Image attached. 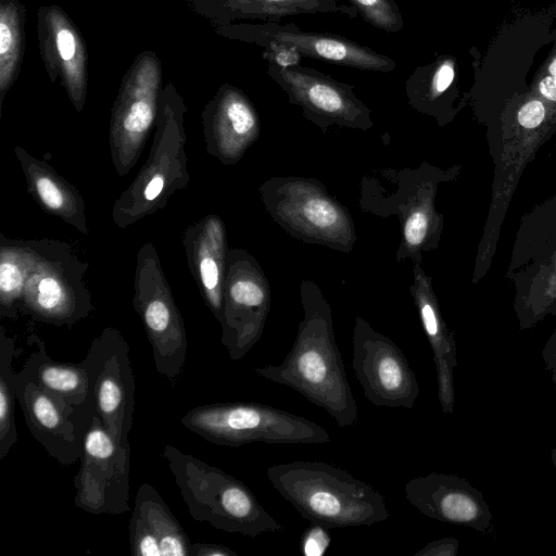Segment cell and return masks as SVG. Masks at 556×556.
I'll use <instances>...</instances> for the list:
<instances>
[{
	"instance_id": "1",
	"label": "cell",
	"mask_w": 556,
	"mask_h": 556,
	"mask_svg": "<svg viewBox=\"0 0 556 556\" xmlns=\"http://www.w3.org/2000/svg\"><path fill=\"white\" fill-rule=\"evenodd\" d=\"M303 319L279 365L255 368L257 376L289 387L326 410L340 428L358 421V408L336 341L331 307L319 287H300Z\"/></svg>"
},
{
	"instance_id": "2",
	"label": "cell",
	"mask_w": 556,
	"mask_h": 556,
	"mask_svg": "<svg viewBox=\"0 0 556 556\" xmlns=\"http://www.w3.org/2000/svg\"><path fill=\"white\" fill-rule=\"evenodd\" d=\"M266 475L304 519L328 530L371 526L390 517L381 493L332 464L294 460L273 465Z\"/></svg>"
},
{
	"instance_id": "3",
	"label": "cell",
	"mask_w": 556,
	"mask_h": 556,
	"mask_svg": "<svg viewBox=\"0 0 556 556\" xmlns=\"http://www.w3.org/2000/svg\"><path fill=\"white\" fill-rule=\"evenodd\" d=\"M163 456L193 519L250 538L285 530L239 479L172 444Z\"/></svg>"
},
{
	"instance_id": "4",
	"label": "cell",
	"mask_w": 556,
	"mask_h": 556,
	"mask_svg": "<svg viewBox=\"0 0 556 556\" xmlns=\"http://www.w3.org/2000/svg\"><path fill=\"white\" fill-rule=\"evenodd\" d=\"M184 427L224 446L250 443L323 444L329 432L320 425L287 410L256 402H222L189 409Z\"/></svg>"
},
{
	"instance_id": "5",
	"label": "cell",
	"mask_w": 556,
	"mask_h": 556,
	"mask_svg": "<svg viewBox=\"0 0 556 556\" xmlns=\"http://www.w3.org/2000/svg\"><path fill=\"white\" fill-rule=\"evenodd\" d=\"M260 194L270 217L290 236L306 243L350 252L356 241L348 208L311 177H271Z\"/></svg>"
},
{
	"instance_id": "6",
	"label": "cell",
	"mask_w": 556,
	"mask_h": 556,
	"mask_svg": "<svg viewBox=\"0 0 556 556\" xmlns=\"http://www.w3.org/2000/svg\"><path fill=\"white\" fill-rule=\"evenodd\" d=\"M88 264L71 247L54 239H39V251L29 269L20 312L34 320L71 327L93 309L85 281Z\"/></svg>"
},
{
	"instance_id": "7",
	"label": "cell",
	"mask_w": 556,
	"mask_h": 556,
	"mask_svg": "<svg viewBox=\"0 0 556 556\" xmlns=\"http://www.w3.org/2000/svg\"><path fill=\"white\" fill-rule=\"evenodd\" d=\"M157 117L146 163L113 204L112 219L118 228L159 212L190 181L182 121L170 108H163Z\"/></svg>"
},
{
	"instance_id": "8",
	"label": "cell",
	"mask_w": 556,
	"mask_h": 556,
	"mask_svg": "<svg viewBox=\"0 0 556 556\" xmlns=\"http://www.w3.org/2000/svg\"><path fill=\"white\" fill-rule=\"evenodd\" d=\"M132 304L141 318L157 374L175 384L187 358L184 318L161 266L156 248L146 242L137 253Z\"/></svg>"
},
{
	"instance_id": "9",
	"label": "cell",
	"mask_w": 556,
	"mask_h": 556,
	"mask_svg": "<svg viewBox=\"0 0 556 556\" xmlns=\"http://www.w3.org/2000/svg\"><path fill=\"white\" fill-rule=\"evenodd\" d=\"M130 443L112 434L94 415L74 478L75 506L93 515H122L130 508Z\"/></svg>"
},
{
	"instance_id": "10",
	"label": "cell",
	"mask_w": 556,
	"mask_h": 556,
	"mask_svg": "<svg viewBox=\"0 0 556 556\" xmlns=\"http://www.w3.org/2000/svg\"><path fill=\"white\" fill-rule=\"evenodd\" d=\"M271 304L268 279L247 250L229 248L224 281L220 342L239 361L261 339Z\"/></svg>"
},
{
	"instance_id": "11",
	"label": "cell",
	"mask_w": 556,
	"mask_h": 556,
	"mask_svg": "<svg viewBox=\"0 0 556 556\" xmlns=\"http://www.w3.org/2000/svg\"><path fill=\"white\" fill-rule=\"evenodd\" d=\"M129 353L130 348L122 332L106 327L92 340L81 361L97 415L103 426L121 440H129L136 402Z\"/></svg>"
},
{
	"instance_id": "12",
	"label": "cell",
	"mask_w": 556,
	"mask_h": 556,
	"mask_svg": "<svg viewBox=\"0 0 556 556\" xmlns=\"http://www.w3.org/2000/svg\"><path fill=\"white\" fill-rule=\"evenodd\" d=\"M352 368L365 397L375 406L414 407L420 388L405 354L361 316L353 328Z\"/></svg>"
},
{
	"instance_id": "13",
	"label": "cell",
	"mask_w": 556,
	"mask_h": 556,
	"mask_svg": "<svg viewBox=\"0 0 556 556\" xmlns=\"http://www.w3.org/2000/svg\"><path fill=\"white\" fill-rule=\"evenodd\" d=\"M268 76L286 92L290 103L324 132L331 126L369 130L371 110L356 96L354 87L301 64L268 63Z\"/></svg>"
},
{
	"instance_id": "14",
	"label": "cell",
	"mask_w": 556,
	"mask_h": 556,
	"mask_svg": "<svg viewBox=\"0 0 556 556\" xmlns=\"http://www.w3.org/2000/svg\"><path fill=\"white\" fill-rule=\"evenodd\" d=\"M159 74L153 60H144L119 94L110 125L112 164L119 177L137 164L157 117Z\"/></svg>"
},
{
	"instance_id": "15",
	"label": "cell",
	"mask_w": 556,
	"mask_h": 556,
	"mask_svg": "<svg viewBox=\"0 0 556 556\" xmlns=\"http://www.w3.org/2000/svg\"><path fill=\"white\" fill-rule=\"evenodd\" d=\"M17 402L35 440L64 466L80 460L91 421L17 371Z\"/></svg>"
},
{
	"instance_id": "16",
	"label": "cell",
	"mask_w": 556,
	"mask_h": 556,
	"mask_svg": "<svg viewBox=\"0 0 556 556\" xmlns=\"http://www.w3.org/2000/svg\"><path fill=\"white\" fill-rule=\"evenodd\" d=\"M406 500L422 515L495 536L493 515L482 493L466 479L432 471L404 484Z\"/></svg>"
},
{
	"instance_id": "17",
	"label": "cell",
	"mask_w": 556,
	"mask_h": 556,
	"mask_svg": "<svg viewBox=\"0 0 556 556\" xmlns=\"http://www.w3.org/2000/svg\"><path fill=\"white\" fill-rule=\"evenodd\" d=\"M252 41L269 39L295 48L303 58L317 59L345 67L389 73L396 62L374 49L350 40L344 36L306 31L294 24L266 22L250 26L247 36Z\"/></svg>"
},
{
	"instance_id": "18",
	"label": "cell",
	"mask_w": 556,
	"mask_h": 556,
	"mask_svg": "<svg viewBox=\"0 0 556 556\" xmlns=\"http://www.w3.org/2000/svg\"><path fill=\"white\" fill-rule=\"evenodd\" d=\"M261 121L249 98L228 86L204 117L206 152L224 165L238 163L258 139Z\"/></svg>"
},
{
	"instance_id": "19",
	"label": "cell",
	"mask_w": 556,
	"mask_h": 556,
	"mask_svg": "<svg viewBox=\"0 0 556 556\" xmlns=\"http://www.w3.org/2000/svg\"><path fill=\"white\" fill-rule=\"evenodd\" d=\"M128 534L135 556H190L191 543L185 529L150 483L137 489Z\"/></svg>"
},
{
	"instance_id": "20",
	"label": "cell",
	"mask_w": 556,
	"mask_h": 556,
	"mask_svg": "<svg viewBox=\"0 0 556 556\" xmlns=\"http://www.w3.org/2000/svg\"><path fill=\"white\" fill-rule=\"evenodd\" d=\"M188 266L205 301L219 323L228 254L223 219L210 214L189 225L182 236Z\"/></svg>"
},
{
	"instance_id": "21",
	"label": "cell",
	"mask_w": 556,
	"mask_h": 556,
	"mask_svg": "<svg viewBox=\"0 0 556 556\" xmlns=\"http://www.w3.org/2000/svg\"><path fill=\"white\" fill-rule=\"evenodd\" d=\"M395 192L382 203V216L396 214L401 223V242L395 252L396 261L421 260V252L429 249L434 212L430 185L421 168L396 170Z\"/></svg>"
},
{
	"instance_id": "22",
	"label": "cell",
	"mask_w": 556,
	"mask_h": 556,
	"mask_svg": "<svg viewBox=\"0 0 556 556\" xmlns=\"http://www.w3.org/2000/svg\"><path fill=\"white\" fill-rule=\"evenodd\" d=\"M409 291L432 351L441 409L445 414H453L454 369L457 366L455 338L440 314L430 279L422 270L420 260L413 261V281Z\"/></svg>"
},
{
	"instance_id": "23",
	"label": "cell",
	"mask_w": 556,
	"mask_h": 556,
	"mask_svg": "<svg viewBox=\"0 0 556 556\" xmlns=\"http://www.w3.org/2000/svg\"><path fill=\"white\" fill-rule=\"evenodd\" d=\"M34 350L18 374L35 381L80 416L91 421L97 415L89 379L80 363L58 362L47 352L45 341L31 333L28 338Z\"/></svg>"
},
{
	"instance_id": "24",
	"label": "cell",
	"mask_w": 556,
	"mask_h": 556,
	"mask_svg": "<svg viewBox=\"0 0 556 556\" xmlns=\"http://www.w3.org/2000/svg\"><path fill=\"white\" fill-rule=\"evenodd\" d=\"M14 153L24 174L27 191L40 207L87 235L86 204L78 189L47 162L33 156L22 147H14Z\"/></svg>"
},
{
	"instance_id": "25",
	"label": "cell",
	"mask_w": 556,
	"mask_h": 556,
	"mask_svg": "<svg viewBox=\"0 0 556 556\" xmlns=\"http://www.w3.org/2000/svg\"><path fill=\"white\" fill-rule=\"evenodd\" d=\"M39 240H15L0 235V315L16 319L30 267L37 258Z\"/></svg>"
},
{
	"instance_id": "26",
	"label": "cell",
	"mask_w": 556,
	"mask_h": 556,
	"mask_svg": "<svg viewBox=\"0 0 556 556\" xmlns=\"http://www.w3.org/2000/svg\"><path fill=\"white\" fill-rule=\"evenodd\" d=\"M16 355L14 338L0 327V460L16 444L18 434L15 422L17 401V372L13 369Z\"/></svg>"
},
{
	"instance_id": "27",
	"label": "cell",
	"mask_w": 556,
	"mask_h": 556,
	"mask_svg": "<svg viewBox=\"0 0 556 556\" xmlns=\"http://www.w3.org/2000/svg\"><path fill=\"white\" fill-rule=\"evenodd\" d=\"M455 71L451 60L417 66L405 81L408 104L416 111L431 113L438 99L451 87Z\"/></svg>"
},
{
	"instance_id": "28",
	"label": "cell",
	"mask_w": 556,
	"mask_h": 556,
	"mask_svg": "<svg viewBox=\"0 0 556 556\" xmlns=\"http://www.w3.org/2000/svg\"><path fill=\"white\" fill-rule=\"evenodd\" d=\"M18 18L10 5H2L0 14V88L2 94L11 83L18 60Z\"/></svg>"
},
{
	"instance_id": "29",
	"label": "cell",
	"mask_w": 556,
	"mask_h": 556,
	"mask_svg": "<svg viewBox=\"0 0 556 556\" xmlns=\"http://www.w3.org/2000/svg\"><path fill=\"white\" fill-rule=\"evenodd\" d=\"M55 46L60 58L64 62L66 77L73 100L77 110L81 109L83 103V77L79 60V42L72 30L65 23H61L55 28Z\"/></svg>"
},
{
	"instance_id": "30",
	"label": "cell",
	"mask_w": 556,
	"mask_h": 556,
	"mask_svg": "<svg viewBox=\"0 0 556 556\" xmlns=\"http://www.w3.org/2000/svg\"><path fill=\"white\" fill-rule=\"evenodd\" d=\"M358 15L375 28L392 34L404 27V17L395 0H348Z\"/></svg>"
},
{
	"instance_id": "31",
	"label": "cell",
	"mask_w": 556,
	"mask_h": 556,
	"mask_svg": "<svg viewBox=\"0 0 556 556\" xmlns=\"http://www.w3.org/2000/svg\"><path fill=\"white\" fill-rule=\"evenodd\" d=\"M255 42L265 48L263 55L268 63H275L282 67L301 64L303 56L293 47L269 39L256 40Z\"/></svg>"
},
{
	"instance_id": "32",
	"label": "cell",
	"mask_w": 556,
	"mask_h": 556,
	"mask_svg": "<svg viewBox=\"0 0 556 556\" xmlns=\"http://www.w3.org/2000/svg\"><path fill=\"white\" fill-rule=\"evenodd\" d=\"M329 544L328 529L317 523H312L302 538V549L306 556H321Z\"/></svg>"
},
{
	"instance_id": "33",
	"label": "cell",
	"mask_w": 556,
	"mask_h": 556,
	"mask_svg": "<svg viewBox=\"0 0 556 556\" xmlns=\"http://www.w3.org/2000/svg\"><path fill=\"white\" fill-rule=\"evenodd\" d=\"M459 541L453 536L433 540L417 551L414 556H456Z\"/></svg>"
},
{
	"instance_id": "34",
	"label": "cell",
	"mask_w": 556,
	"mask_h": 556,
	"mask_svg": "<svg viewBox=\"0 0 556 556\" xmlns=\"http://www.w3.org/2000/svg\"><path fill=\"white\" fill-rule=\"evenodd\" d=\"M544 116V105L540 101L533 100L526 103L519 110L518 122L521 126L526 128H535L543 122Z\"/></svg>"
},
{
	"instance_id": "35",
	"label": "cell",
	"mask_w": 556,
	"mask_h": 556,
	"mask_svg": "<svg viewBox=\"0 0 556 556\" xmlns=\"http://www.w3.org/2000/svg\"><path fill=\"white\" fill-rule=\"evenodd\" d=\"M231 548L214 543L191 544L190 556H237Z\"/></svg>"
},
{
	"instance_id": "36",
	"label": "cell",
	"mask_w": 556,
	"mask_h": 556,
	"mask_svg": "<svg viewBox=\"0 0 556 556\" xmlns=\"http://www.w3.org/2000/svg\"><path fill=\"white\" fill-rule=\"evenodd\" d=\"M540 91L545 98L556 101V78L547 76L542 79L540 83Z\"/></svg>"
},
{
	"instance_id": "37",
	"label": "cell",
	"mask_w": 556,
	"mask_h": 556,
	"mask_svg": "<svg viewBox=\"0 0 556 556\" xmlns=\"http://www.w3.org/2000/svg\"><path fill=\"white\" fill-rule=\"evenodd\" d=\"M549 73L556 78V59L549 65Z\"/></svg>"
},
{
	"instance_id": "38",
	"label": "cell",
	"mask_w": 556,
	"mask_h": 556,
	"mask_svg": "<svg viewBox=\"0 0 556 556\" xmlns=\"http://www.w3.org/2000/svg\"><path fill=\"white\" fill-rule=\"evenodd\" d=\"M551 459L556 470V447L551 450Z\"/></svg>"
}]
</instances>
